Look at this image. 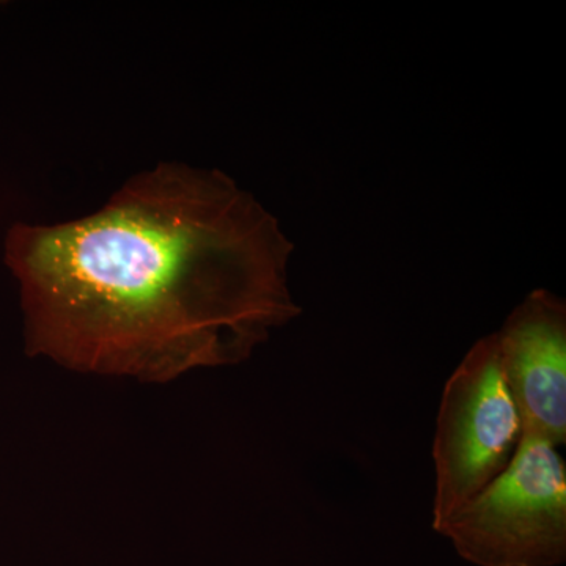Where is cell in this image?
Instances as JSON below:
<instances>
[{"mask_svg": "<svg viewBox=\"0 0 566 566\" xmlns=\"http://www.w3.org/2000/svg\"><path fill=\"white\" fill-rule=\"evenodd\" d=\"M293 251L277 218L229 175L161 163L87 218L14 223L6 263L29 352L166 381L241 363L300 315Z\"/></svg>", "mask_w": 566, "mask_h": 566, "instance_id": "1", "label": "cell"}, {"mask_svg": "<svg viewBox=\"0 0 566 566\" xmlns=\"http://www.w3.org/2000/svg\"><path fill=\"white\" fill-rule=\"evenodd\" d=\"M438 532L476 566L564 564L566 465L557 447L523 434L504 474Z\"/></svg>", "mask_w": 566, "mask_h": 566, "instance_id": "2", "label": "cell"}, {"mask_svg": "<svg viewBox=\"0 0 566 566\" xmlns=\"http://www.w3.org/2000/svg\"><path fill=\"white\" fill-rule=\"evenodd\" d=\"M523 434L497 338L486 335L469 349L442 392L433 444L436 532L504 474Z\"/></svg>", "mask_w": 566, "mask_h": 566, "instance_id": "3", "label": "cell"}, {"mask_svg": "<svg viewBox=\"0 0 566 566\" xmlns=\"http://www.w3.org/2000/svg\"><path fill=\"white\" fill-rule=\"evenodd\" d=\"M502 374L523 433L558 447L566 442V304L534 290L495 333Z\"/></svg>", "mask_w": 566, "mask_h": 566, "instance_id": "4", "label": "cell"}]
</instances>
